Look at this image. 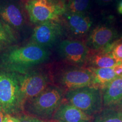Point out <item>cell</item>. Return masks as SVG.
<instances>
[{"label":"cell","instance_id":"obj_17","mask_svg":"<svg viewBox=\"0 0 122 122\" xmlns=\"http://www.w3.org/2000/svg\"><path fill=\"white\" fill-rule=\"evenodd\" d=\"M91 122H122V114L118 109L109 107L93 116Z\"/></svg>","mask_w":122,"mask_h":122},{"label":"cell","instance_id":"obj_20","mask_svg":"<svg viewBox=\"0 0 122 122\" xmlns=\"http://www.w3.org/2000/svg\"><path fill=\"white\" fill-rule=\"evenodd\" d=\"M100 51L110 53L118 63H122V37L117 39L106 49Z\"/></svg>","mask_w":122,"mask_h":122},{"label":"cell","instance_id":"obj_13","mask_svg":"<svg viewBox=\"0 0 122 122\" xmlns=\"http://www.w3.org/2000/svg\"><path fill=\"white\" fill-rule=\"evenodd\" d=\"M0 16L4 22L12 28L20 29L25 23L24 15L21 7L15 3H9L3 7Z\"/></svg>","mask_w":122,"mask_h":122},{"label":"cell","instance_id":"obj_5","mask_svg":"<svg viewBox=\"0 0 122 122\" xmlns=\"http://www.w3.org/2000/svg\"><path fill=\"white\" fill-rule=\"evenodd\" d=\"M25 9L30 20L34 24L57 21L66 12V6L50 2L48 0H33L27 2Z\"/></svg>","mask_w":122,"mask_h":122},{"label":"cell","instance_id":"obj_9","mask_svg":"<svg viewBox=\"0 0 122 122\" xmlns=\"http://www.w3.org/2000/svg\"><path fill=\"white\" fill-rule=\"evenodd\" d=\"M63 28L57 21H49L39 24L33 30L32 42L41 46H51L62 35Z\"/></svg>","mask_w":122,"mask_h":122},{"label":"cell","instance_id":"obj_10","mask_svg":"<svg viewBox=\"0 0 122 122\" xmlns=\"http://www.w3.org/2000/svg\"><path fill=\"white\" fill-rule=\"evenodd\" d=\"M117 36V31L114 28L106 25H99L90 33L87 44L93 51H100L115 41Z\"/></svg>","mask_w":122,"mask_h":122},{"label":"cell","instance_id":"obj_26","mask_svg":"<svg viewBox=\"0 0 122 122\" xmlns=\"http://www.w3.org/2000/svg\"><path fill=\"white\" fill-rule=\"evenodd\" d=\"M117 11L119 14L122 15V0L120 1L117 6Z\"/></svg>","mask_w":122,"mask_h":122},{"label":"cell","instance_id":"obj_14","mask_svg":"<svg viewBox=\"0 0 122 122\" xmlns=\"http://www.w3.org/2000/svg\"><path fill=\"white\" fill-rule=\"evenodd\" d=\"M102 92L105 106L118 105L122 101V76L116 77Z\"/></svg>","mask_w":122,"mask_h":122},{"label":"cell","instance_id":"obj_8","mask_svg":"<svg viewBox=\"0 0 122 122\" xmlns=\"http://www.w3.org/2000/svg\"><path fill=\"white\" fill-rule=\"evenodd\" d=\"M59 83L69 90L92 86L94 75L88 68H72L65 70L59 76Z\"/></svg>","mask_w":122,"mask_h":122},{"label":"cell","instance_id":"obj_15","mask_svg":"<svg viewBox=\"0 0 122 122\" xmlns=\"http://www.w3.org/2000/svg\"><path fill=\"white\" fill-rule=\"evenodd\" d=\"M86 63L89 67L94 68H111L118 63L110 53L93 50L90 52Z\"/></svg>","mask_w":122,"mask_h":122},{"label":"cell","instance_id":"obj_28","mask_svg":"<svg viewBox=\"0 0 122 122\" xmlns=\"http://www.w3.org/2000/svg\"><path fill=\"white\" fill-rule=\"evenodd\" d=\"M118 110L120 111V112H121V114H122V101L120 102L118 104Z\"/></svg>","mask_w":122,"mask_h":122},{"label":"cell","instance_id":"obj_11","mask_svg":"<svg viewBox=\"0 0 122 122\" xmlns=\"http://www.w3.org/2000/svg\"><path fill=\"white\" fill-rule=\"evenodd\" d=\"M52 119L56 122H91L93 117L67 101L61 103Z\"/></svg>","mask_w":122,"mask_h":122},{"label":"cell","instance_id":"obj_23","mask_svg":"<svg viewBox=\"0 0 122 122\" xmlns=\"http://www.w3.org/2000/svg\"><path fill=\"white\" fill-rule=\"evenodd\" d=\"M113 68L117 76H122V63H118Z\"/></svg>","mask_w":122,"mask_h":122},{"label":"cell","instance_id":"obj_29","mask_svg":"<svg viewBox=\"0 0 122 122\" xmlns=\"http://www.w3.org/2000/svg\"><path fill=\"white\" fill-rule=\"evenodd\" d=\"M62 2H63V4H65V0H62ZM66 5V4H65Z\"/></svg>","mask_w":122,"mask_h":122},{"label":"cell","instance_id":"obj_22","mask_svg":"<svg viewBox=\"0 0 122 122\" xmlns=\"http://www.w3.org/2000/svg\"><path fill=\"white\" fill-rule=\"evenodd\" d=\"M2 122H20V121L18 118L13 117L10 114H6Z\"/></svg>","mask_w":122,"mask_h":122},{"label":"cell","instance_id":"obj_4","mask_svg":"<svg viewBox=\"0 0 122 122\" xmlns=\"http://www.w3.org/2000/svg\"><path fill=\"white\" fill-rule=\"evenodd\" d=\"M65 97L67 101L91 117H93L102 110V92L98 88L86 86L69 90Z\"/></svg>","mask_w":122,"mask_h":122},{"label":"cell","instance_id":"obj_12","mask_svg":"<svg viewBox=\"0 0 122 122\" xmlns=\"http://www.w3.org/2000/svg\"><path fill=\"white\" fill-rule=\"evenodd\" d=\"M66 23L71 33L77 37H83L88 33L92 25V20L85 14L66 12L63 15Z\"/></svg>","mask_w":122,"mask_h":122},{"label":"cell","instance_id":"obj_21","mask_svg":"<svg viewBox=\"0 0 122 122\" xmlns=\"http://www.w3.org/2000/svg\"><path fill=\"white\" fill-rule=\"evenodd\" d=\"M20 122H51L48 120L41 119L30 115H23L18 118Z\"/></svg>","mask_w":122,"mask_h":122},{"label":"cell","instance_id":"obj_3","mask_svg":"<svg viewBox=\"0 0 122 122\" xmlns=\"http://www.w3.org/2000/svg\"><path fill=\"white\" fill-rule=\"evenodd\" d=\"M63 91L57 86H48L40 94L28 101L24 109L30 115L48 120L63 102Z\"/></svg>","mask_w":122,"mask_h":122},{"label":"cell","instance_id":"obj_1","mask_svg":"<svg viewBox=\"0 0 122 122\" xmlns=\"http://www.w3.org/2000/svg\"><path fill=\"white\" fill-rule=\"evenodd\" d=\"M49 54L46 49L33 42L12 47L0 56V68L25 74L31 68L48 60Z\"/></svg>","mask_w":122,"mask_h":122},{"label":"cell","instance_id":"obj_16","mask_svg":"<svg viewBox=\"0 0 122 122\" xmlns=\"http://www.w3.org/2000/svg\"><path fill=\"white\" fill-rule=\"evenodd\" d=\"M94 75L93 84L92 87L98 88L102 91L114 80L118 77L114 71V68H94L89 67Z\"/></svg>","mask_w":122,"mask_h":122},{"label":"cell","instance_id":"obj_6","mask_svg":"<svg viewBox=\"0 0 122 122\" xmlns=\"http://www.w3.org/2000/svg\"><path fill=\"white\" fill-rule=\"evenodd\" d=\"M20 92L24 106L26 102L36 97L48 87L49 78L43 72H28L19 74Z\"/></svg>","mask_w":122,"mask_h":122},{"label":"cell","instance_id":"obj_2","mask_svg":"<svg viewBox=\"0 0 122 122\" xmlns=\"http://www.w3.org/2000/svg\"><path fill=\"white\" fill-rule=\"evenodd\" d=\"M19 74L0 68V106L5 114L15 115L24 110Z\"/></svg>","mask_w":122,"mask_h":122},{"label":"cell","instance_id":"obj_18","mask_svg":"<svg viewBox=\"0 0 122 122\" xmlns=\"http://www.w3.org/2000/svg\"><path fill=\"white\" fill-rule=\"evenodd\" d=\"M16 36L13 28L0 21V51L9 48L16 41Z\"/></svg>","mask_w":122,"mask_h":122},{"label":"cell","instance_id":"obj_19","mask_svg":"<svg viewBox=\"0 0 122 122\" xmlns=\"http://www.w3.org/2000/svg\"><path fill=\"white\" fill-rule=\"evenodd\" d=\"M91 0H69L66 5V12L75 14H85L89 10Z\"/></svg>","mask_w":122,"mask_h":122},{"label":"cell","instance_id":"obj_25","mask_svg":"<svg viewBox=\"0 0 122 122\" xmlns=\"http://www.w3.org/2000/svg\"><path fill=\"white\" fill-rule=\"evenodd\" d=\"M48 1H49L50 2L53 3L54 4H57V5H63L66 6L65 4H63V2L62 1V0H48Z\"/></svg>","mask_w":122,"mask_h":122},{"label":"cell","instance_id":"obj_7","mask_svg":"<svg viewBox=\"0 0 122 122\" xmlns=\"http://www.w3.org/2000/svg\"><path fill=\"white\" fill-rule=\"evenodd\" d=\"M61 57L74 65H81L86 63L90 51L88 46L79 40H65L59 45Z\"/></svg>","mask_w":122,"mask_h":122},{"label":"cell","instance_id":"obj_24","mask_svg":"<svg viewBox=\"0 0 122 122\" xmlns=\"http://www.w3.org/2000/svg\"><path fill=\"white\" fill-rule=\"evenodd\" d=\"M112 1L114 0H97V2L101 5H106L111 3Z\"/></svg>","mask_w":122,"mask_h":122},{"label":"cell","instance_id":"obj_31","mask_svg":"<svg viewBox=\"0 0 122 122\" xmlns=\"http://www.w3.org/2000/svg\"><path fill=\"white\" fill-rule=\"evenodd\" d=\"M0 110H2V109H1V106H0Z\"/></svg>","mask_w":122,"mask_h":122},{"label":"cell","instance_id":"obj_30","mask_svg":"<svg viewBox=\"0 0 122 122\" xmlns=\"http://www.w3.org/2000/svg\"><path fill=\"white\" fill-rule=\"evenodd\" d=\"M27 2H29V1H33V0H26Z\"/></svg>","mask_w":122,"mask_h":122},{"label":"cell","instance_id":"obj_27","mask_svg":"<svg viewBox=\"0 0 122 122\" xmlns=\"http://www.w3.org/2000/svg\"><path fill=\"white\" fill-rule=\"evenodd\" d=\"M5 113L1 110H0V122H2L3 119H4V118L5 115Z\"/></svg>","mask_w":122,"mask_h":122}]
</instances>
